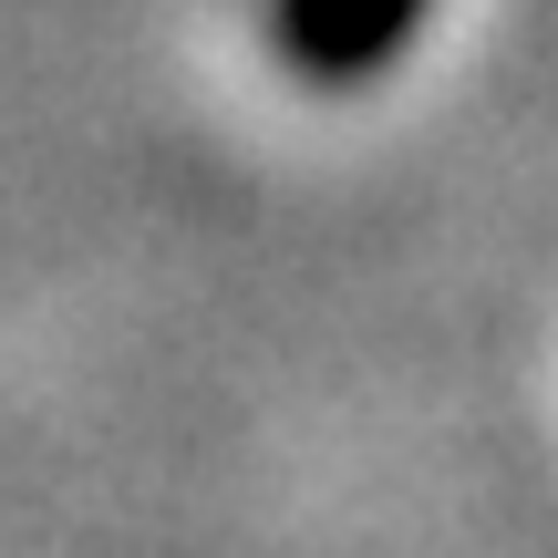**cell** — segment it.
<instances>
[{
  "mask_svg": "<svg viewBox=\"0 0 558 558\" xmlns=\"http://www.w3.org/2000/svg\"><path fill=\"white\" fill-rule=\"evenodd\" d=\"M424 0H279V52L311 83H362L414 41Z\"/></svg>",
  "mask_w": 558,
  "mask_h": 558,
  "instance_id": "6da1fadb",
  "label": "cell"
}]
</instances>
